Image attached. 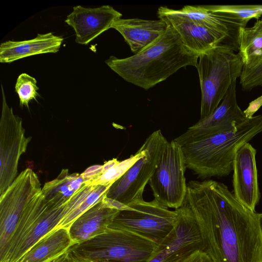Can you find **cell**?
<instances>
[{"instance_id":"cell-1","label":"cell","mask_w":262,"mask_h":262,"mask_svg":"<svg viewBox=\"0 0 262 262\" xmlns=\"http://www.w3.org/2000/svg\"><path fill=\"white\" fill-rule=\"evenodd\" d=\"M202 249L214 262H262L261 213L252 211L224 184L212 180L187 184Z\"/></svg>"},{"instance_id":"cell-2","label":"cell","mask_w":262,"mask_h":262,"mask_svg":"<svg viewBox=\"0 0 262 262\" xmlns=\"http://www.w3.org/2000/svg\"><path fill=\"white\" fill-rule=\"evenodd\" d=\"M199 55L168 26L166 32L145 50L124 58L111 56L105 62L126 81L147 90L182 68L196 67Z\"/></svg>"},{"instance_id":"cell-3","label":"cell","mask_w":262,"mask_h":262,"mask_svg":"<svg viewBox=\"0 0 262 262\" xmlns=\"http://www.w3.org/2000/svg\"><path fill=\"white\" fill-rule=\"evenodd\" d=\"M262 132V115L248 117L232 130L212 135L181 145L186 168L198 178L229 175L237 150Z\"/></svg>"},{"instance_id":"cell-4","label":"cell","mask_w":262,"mask_h":262,"mask_svg":"<svg viewBox=\"0 0 262 262\" xmlns=\"http://www.w3.org/2000/svg\"><path fill=\"white\" fill-rule=\"evenodd\" d=\"M158 243L130 231L108 228L103 233L73 245L74 262H147Z\"/></svg>"},{"instance_id":"cell-5","label":"cell","mask_w":262,"mask_h":262,"mask_svg":"<svg viewBox=\"0 0 262 262\" xmlns=\"http://www.w3.org/2000/svg\"><path fill=\"white\" fill-rule=\"evenodd\" d=\"M244 63L239 53L223 46L199 55L196 69L201 89L200 119L218 107L233 83L240 77Z\"/></svg>"},{"instance_id":"cell-6","label":"cell","mask_w":262,"mask_h":262,"mask_svg":"<svg viewBox=\"0 0 262 262\" xmlns=\"http://www.w3.org/2000/svg\"><path fill=\"white\" fill-rule=\"evenodd\" d=\"M67 205L59 206L46 200L41 190L28 203L3 252L0 262H21L30 249L55 230L64 214Z\"/></svg>"},{"instance_id":"cell-7","label":"cell","mask_w":262,"mask_h":262,"mask_svg":"<svg viewBox=\"0 0 262 262\" xmlns=\"http://www.w3.org/2000/svg\"><path fill=\"white\" fill-rule=\"evenodd\" d=\"M168 208L155 199L149 202L137 200L120 210L108 228L130 231L160 244L177 222V210Z\"/></svg>"},{"instance_id":"cell-8","label":"cell","mask_w":262,"mask_h":262,"mask_svg":"<svg viewBox=\"0 0 262 262\" xmlns=\"http://www.w3.org/2000/svg\"><path fill=\"white\" fill-rule=\"evenodd\" d=\"M186 169L181 146L174 140L168 142L148 183L154 199L168 208L180 207L187 192Z\"/></svg>"},{"instance_id":"cell-9","label":"cell","mask_w":262,"mask_h":262,"mask_svg":"<svg viewBox=\"0 0 262 262\" xmlns=\"http://www.w3.org/2000/svg\"><path fill=\"white\" fill-rule=\"evenodd\" d=\"M168 142L161 130L151 133L143 144L145 150L144 156L112 185L106 196L125 205L143 198L145 186L154 174Z\"/></svg>"},{"instance_id":"cell-10","label":"cell","mask_w":262,"mask_h":262,"mask_svg":"<svg viewBox=\"0 0 262 262\" xmlns=\"http://www.w3.org/2000/svg\"><path fill=\"white\" fill-rule=\"evenodd\" d=\"M3 96L0 120V194L2 195L15 179L19 160L27 149L31 138H26L22 120L14 115Z\"/></svg>"},{"instance_id":"cell-11","label":"cell","mask_w":262,"mask_h":262,"mask_svg":"<svg viewBox=\"0 0 262 262\" xmlns=\"http://www.w3.org/2000/svg\"><path fill=\"white\" fill-rule=\"evenodd\" d=\"M41 189L37 175L27 168L1 195L0 253L10 241L27 205Z\"/></svg>"},{"instance_id":"cell-12","label":"cell","mask_w":262,"mask_h":262,"mask_svg":"<svg viewBox=\"0 0 262 262\" xmlns=\"http://www.w3.org/2000/svg\"><path fill=\"white\" fill-rule=\"evenodd\" d=\"M173 230L161 243L147 262H177L185 256L202 249V239L194 215L184 201L178 209Z\"/></svg>"},{"instance_id":"cell-13","label":"cell","mask_w":262,"mask_h":262,"mask_svg":"<svg viewBox=\"0 0 262 262\" xmlns=\"http://www.w3.org/2000/svg\"><path fill=\"white\" fill-rule=\"evenodd\" d=\"M236 82L230 87L218 107L211 114L200 119L174 140L182 145L212 135L234 130L244 122L248 117L237 104Z\"/></svg>"},{"instance_id":"cell-14","label":"cell","mask_w":262,"mask_h":262,"mask_svg":"<svg viewBox=\"0 0 262 262\" xmlns=\"http://www.w3.org/2000/svg\"><path fill=\"white\" fill-rule=\"evenodd\" d=\"M157 15L159 19L176 32L187 48L199 55L217 46L228 48L223 37L179 13L177 10L161 6Z\"/></svg>"},{"instance_id":"cell-15","label":"cell","mask_w":262,"mask_h":262,"mask_svg":"<svg viewBox=\"0 0 262 262\" xmlns=\"http://www.w3.org/2000/svg\"><path fill=\"white\" fill-rule=\"evenodd\" d=\"M256 154L251 144H244L236 151L233 166V194L252 211L260 199Z\"/></svg>"},{"instance_id":"cell-16","label":"cell","mask_w":262,"mask_h":262,"mask_svg":"<svg viewBox=\"0 0 262 262\" xmlns=\"http://www.w3.org/2000/svg\"><path fill=\"white\" fill-rule=\"evenodd\" d=\"M122 14L109 5L97 8L76 6L65 19V23L74 29L75 41L87 45L101 34L111 28L115 20Z\"/></svg>"},{"instance_id":"cell-17","label":"cell","mask_w":262,"mask_h":262,"mask_svg":"<svg viewBox=\"0 0 262 262\" xmlns=\"http://www.w3.org/2000/svg\"><path fill=\"white\" fill-rule=\"evenodd\" d=\"M177 11L223 37L234 52L238 51L239 30L246 24L229 15L211 11L205 5L185 6Z\"/></svg>"},{"instance_id":"cell-18","label":"cell","mask_w":262,"mask_h":262,"mask_svg":"<svg viewBox=\"0 0 262 262\" xmlns=\"http://www.w3.org/2000/svg\"><path fill=\"white\" fill-rule=\"evenodd\" d=\"M168 26L163 20L140 18H118L111 28L119 32L134 54L151 46L166 31Z\"/></svg>"},{"instance_id":"cell-19","label":"cell","mask_w":262,"mask_h":262,"mask_svg":"<svg viewBox=\"0 0 262 262\" xmlns=\"http://www.w3.org/2000/svg\"><path fill=\"white\" fill-rule=\"evenodd\" d=\"M119 211L106 206L102 201L96 204L69 227L72 239L76 244L103 233Z\"/></svg>"},{"instance_id":"cell-20","label":"cell","mask_w":262,"mask_h":262,"mask_svg":"<svg viewBox=\"0 0 262 262\" xmlns=\"http://www.w3.org/2000/svg\"><path fill=\"white\" fill-rule=\"evenodd\" d=\"M63 38L52 32L37 34L33 39L22 41L8 40L0 45V62L11 63L32 55L57 52Z\"/></svg>"},{"instance_id":"cell-21","label":"cell","mask_w":262,"mask_h":262,"mask_svg":"<svg viewBox=\"0 0 262 262\" xmlns=\"http://www.w3.org/2000/svg\"><path fill=\"white\" fill-rule=\"evenodd\" d=\"M74 244L68 228L55 229L36 243L21 262H52L68 252Z\"/></svg>"},{"instance_id":"cell-22","label":"cell","mask_w":262,"mask_h":262,"mask_svg":"<svg viewBox=\"0 0 262 262\" xmlns=\"http://www.w3.org/2000/svg\"><path fill=\"white\" fill-rule=\"evenodd\" d=\"M238 43L244 66L262 59V19L257 20L251 27L239 29Z\"/></svg>"},{"instance_id":"cell-23","label":"cell","mask_w":262,"mask_h":262,"mask_svg":"<svg viewBox=\"0 0 262 262\" xmlns=\"http://www.w3.org/2000/svg\"><path fill=\"white\" fill-rule=\"evenodd\" d=\"M209 10L229 15L245 24L252 18L258 20L262 15V5H205Z\"/></svg>"},{"instance_id":"cell-24","label":"cell","mask_w":262,"mask_h":262,"mask_svg":"<svg viewBox=\"0 0 262 262\" xmlns=\"http://www.w3.org/2000/svg\"><path fill=\"white\" fill-rule=\"evenodd\" d=\"M143 145L134 155L122 161L103 173L97 179L93 181L90 185H112L119 180L137 161L143 157L145 154Z\"/></svg>"},{"instance_id":"cell-25","label":"cell","mask_w":262,"mask_h":262,"mask_svg":"<svg viewBox=\"0 0 262 262\" xmlns=\"http://www.w3.org/2000/svg\"><path fill=\"white\" fill-rule=\"evenodd\" d=\"M38 89L35 78L27 73L19 75L15 83V91L19 97L20 106L29 108V103L31 100L37 101Z\"/></svg>"},{"instance_id":"cell-26","label":"cell","mask_w":262,"mask_h":262,"mask_svg":"<svg viewBox=\"0 0 262 262\" xmlns=\"http://www.w3.org/2000/svg\"><path fill=\"white\" fill-rule=\"evenodd\" d=\"M239 78L244 91H250L256 86H262V59L249 66H244Z\"/></svg>"},{"instance_id":"cell-27","label":"cell","mask_w":262,"mask_h":262,"mask_svg":"<svg viewBox=\"0 0 262 262\" xmlns=\"http://www.w3.org/2000/svg\"><path fill=\"white\" fill-rule=\"evenodd\" d=\"M177 262H214L210 257L201 249L188 254Z\"/></svg>"},{"instance_id":"cell-28","label":"cell","mask_w":262,"mask_h":262,"mask_svg":"<svg viewBox=\"0 0 262 262\" xmlns=\"http://www.w3.org/2000/svg\"><path fill=\"white\" fill-rule=\"evenodd\" d=\"M102 165H95L86 169L80 174L84 183L88 186L90 185L93 181L97 179L102 174Z\"/></svg>"},{"instance_id":"cell-29","label":"cell","mask_w":262,"mask_h":262,"mask_svg":"<svg viewBox=\"0 0 262 262\" xmlns=\"http://www.w3.org/2000/svg\"><path fill=\"white\" fill-rule=\"evenodd\" d=\"M261 105L262 95L251 102L247 108L244 112L248 117H252Z\"/></svg>"},{"instance_id":"cell-30","label":"cell","mask_w":262,"mask_h":262,"mask_svg":"<svg viewBox=\"0 0 262 262\" xmlns=\"http://www.w3.org/2000/svg\"><path fill=\"white\" fill-rule=\"evenodd\" d=\"M119 162V161L116 158H113L112 160L105 162L102 165V174L117 164Z\"/></svg>"},{"instance_id":"cell-31","label":"cell","mask_w":262,"mask_h":262,"mask_svg":"<svg viewBox=\"0 0 262 262\" xmlns=\"http://www.w3.org/2000/svg\"><path fill=\"white\" fill-rule=\"evenodd\" d=\"M52 262H71V259L68 251Z\"/></svg>"},{"instance_id":"cell-32","label":"cell","mask_w":262,"mask_h":262,"mask_svg":"<svg viewBox=\"0 0 262 262\" xmlns=\"http://www.w3.org/2000/svg\"><path fill=\"white\" fill-rule=\"evenodd\" d=\"M261 228L262 230V213H261Z\"/></svg>"},{"instance_id":"cell-33","label":"cell","mask_w":262,"mask_h":262,"mask_svg":"<svg viewBox=\"0 0 262 262\" xmlns=\"http://www.w3.org/2000/svg\"><path fill=\"white\" fill-rule=\"evenodd\" d=\"M71 258V257H70ZM71 262H74L73 260H72V259L71 258Z\"/></svg>"}]
</instances>
